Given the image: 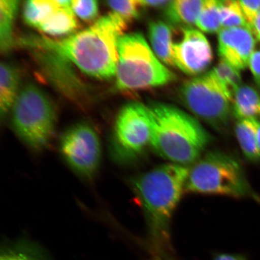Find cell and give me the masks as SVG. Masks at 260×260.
Instances as JSON below:
<instances>
[{"instance_id": "9", "label": "cell", "mask_w": 260, "mask_h": 260, "mask_svg": "<svg viewBox=\"0 0 260 260\" xmlns=\"http://www.w3.org/2000/svg\"><path fill=\"white\" fill-rule=\"evenodd\" d=\"M60 151L71 168L84 177L96 173L102 157V146L96 131L86 123H79L65 132Z\"/></svg>"}, {"instance_id": "20", "label": "cell", "mask_w": 260, "mask_h": 260, "mask_svg": "<svg viewBox=\"0 0 260 260\" xmlns=\"http://www.w3.org/2000/svg\"><path fill=\"white\" fill-rule=\"evenodd\" d=\"M211 71L233 102L236 90L241 86L242 79L239 71L225 61L220 60Z\"/></svg>"}, {"instance_id": "15", "label": "cell", "mask_w": 260, "mask_h": 260, "mask_svg": "<svg viewBox=\"0 0 260 260\" xmlns=\"http://www.w3.org/2000/svg\"><path fill=\"white\" fill-rule=\"evenodd\" d=\"M233 112L239 120L260 118V93L252 87L241 86L234 95Z\"/></svg>"}, {"instance_id": "13", "label": "cell", "mask_w": 260, "mask_h": 260, "mask_svg": "<svg viewBox=\"0 0 260 260\" xmlns=\"http://www.w3.org/2000/svg\"><path fill=\"white\" fill-rule=\"evenodd\" d=\"M205 1L178 0L171 1L165 11V18L168 23L177 26L196 24L203 8Z\"/></svg>"}, {"instance_id": "11", "label": "cell", "mask_w": 260, "mask_h": 260, "mask_svg": "<svg viewBox=\"0 0 260 260\" xmlns=\"http://www.w3.org/2000/svg\"><path fill=\"white\" fill-rule=\"evenodd\" d=\"M254 34L245 27L223 28L218 35V53L221 60L237 70L248 66L255 45Z\"/></svg>"}, {"instance_id": "12", "label": "cell", "mask_w": 260, "mask_h": 260, "mask_svg": "<svg viewBox=\"0 0 260 260\" xmlns=\"http://www.w3.org/2000/svg\"><path fill=\"white\" fill-rule=\"evenodd\" d=\"M148 37L155 56L168 66H175L172 56V28L165 22L158 21L149 24Z\"/></svg>"}, {"instance_id": "8", "label": "cell", "mask_w": 260, "mask_h": 260, "mask_svg": "<svg viewBox=\"0 0 260 260\" xmlns=\"http://www.w3.org/2000/svg\"><path fill=\"white\" fill-rule=\"evenodd\" d=\"M151 125L147 106L138 102L125 104L116 116L112 152L117 160L129 161L150 144Z\"/></svg>"}, {"instance_id": "10", "label": "cell", "mask_w": 260, "mask_h": 260, "mask_svg": "<svg viewBox=\"0 0 260 260\" xmlns=\"http://www.w3.org/2000/svg\"><path fill=\"white\" fill-rule=\"evenodd\" d=\"M181 30V40L172 46L174 64L190 76L204 72L213 60L209 41L196 29L184 27Z\"/></svg>"}, {"instance_id": "26", "label": "cell", "mask_w": 260, "mask_h": 260, "mask_svg": "<svg viewBox=\"0 0 260 260\" xmlns=\"http://www.w3.org/2000/svg\"><path fill=\"white\" fill-rule=\"evenodd\" d=\"M244 17L251 30L252 25L256 16L260 12L259 1H239Z\"/></svg>"}, {"instance_id": "4", "label": "cell", "mask_w": 260, "mask_h": 260, "mask_svg": "<svg viewBox=\"0 0 260 260\" xmlns=\"http://www.w3.org/2000/svg\"><path fill=\"white\" fill-rule=\"evenodd\" d=\"M116 87L121 91L145 90L165 85L174 74L159 60L141 32L123 35L118 44Z\"/></svg>"}, {"instance_id": "23", "label": "cell", "mask_w": 260, "mask_h": 260, "mask_svg": "<svg viewBox=\"0 0 260 260\" xmlns=\"http://www.w3.org/2000/svg\"><path fill=\"white\" fill-rule=\"evenodd\" d=\"M0 260H47L34 246L18 244L2 250Z\"/></svg>"}, {"instance_id": "24", "label": "cell", "mask_w": 260, "mask_h": 260, "mask_svg": "<svg viewBox=\"0 0 260 260\" xmlns=\"http://www.w3.org/2000/svg\"><path fill=\"white\" fill-rule=\"evenodd\" d=\"M107 6L121 17L128 24L137 19L144 6L141 1L128 0V1H107Z\"/></svg>"}, {"instance_id": "18", "label": "cell", "mask_w": 260, "mask_h": 260, "mask_svg": "<svg viewBox=\"0 0 260 260\" xmlns=\"http://www.w3.org/2000/svg\"><path fill=\"white\" fill-rule=\"evenodd\" d=\"M60 6V0H28L22 7V18L26 24L38 28Z\"/></svg>"}, {"instance_id": "2", "label": "cell", "mask_w": 260, "mask_h": 260, "mask_svg": "<svg viewBox=\"0 0 260 260\" xmlns=\"http://www.w3.org/2000/svg\"><path fill=\"white\" fill-rule=\"evenodd\" d=\"M151 125L150 145L161 157L184 166L197 162L211 136L193 117L160 102L147 106Z\"/></svg>"}, {"instance_id": "28", "label": "cell", "mask_w": 260, "mask_h": 260, "mask_svg": "<svg viewBox=\"0 0 260 260\" xmlns=\"http://www.w3.org/2000/svg\"><path fill=\"white\" fill-rule=\"evenodd\" d=\"M144 8H161L167 6L170 4L171 1H167V0H154V1H141Z\"/></svg>"}, {"instance_id": "29", "label": "cell", "mask_w": 260, "mask_h": 260, "mask_svg": "<svg viewBox=\"0 0 260 260\" xmlns=\"http://www.w3.org/2000/svg\"><path fill=\"white\" fill-rule=\"evenodd\" d=\"M213 260H246L241 255L232 254V253H221L214 258Z\"/></svg>"}, {"instance_id": "17", "label": "cell", "mask_w": 260, "mask_h": 260, "mask_svg": "<svg viewBox=\"0 0 260 260\" xmlns=\"http://www.w3.org/2000/svg\"><path fill=\"white\" fill-rule=\"evenodd\" d=\"M77 21L71 6H60L38 29L52 37L72 34L77 28Z\"/></svg>"}, {"instance_id": "27", "label": "cell", "mask_w": 260, "mask_h": 260, "mask_svg": "<svg viewBox=\"0 0 260 260\" xmlns=\"http://www.w3.org/2000/svg\"><path fill=\"white\" fill-rule=\"evenodd\" d=\"M249 65L256 83L260 87V50L253 53Z\"/></svg>"}, {"instance_id": "25", "label": "cell", "mask_w": 260, "mask_h": 260, "mask_svg": "<svg viewBox=\"0 0 260 260\" xmlns=\"http://www.w3.org/2000/svg\"><path fill=\"white\" fill-rule=\"evenodd\" d=\"M71 8L74 14L84 21H92L99 14V3L95 0H73Z\"/></svg>"}, {"instance_id": "14", "label": "cell", "mask_w": 260, "mask_h": 260, "mask_svg": "<svg viewBox=\"0 0 260 260\" xmlns=\"http://www.w3.org/2000/svg\"><path fill=\"white\" fill-rule=\"evenodd\" d=\"M18 71L11 63L0 65V112L3 117L11 110L19 92Z\"/></svg>"}, {"instance_id": "30", "label": "cell", "mask_w": 260, "mask_h": 260, "mask_svg": "<svg viewBox=\"0 0 260 260\" xmlns=\"http://www.w3.org/2000/svg\"><path fill=\"white\" fill-rule=\"evenodd\" d=\"M251 30L253 34L256 36V38L260 40V12L257 16H256L255 20L253 22Z\"/></svg>"}, {"instance_id": "1", "label": "cell", "mask_w": 260, "mask_h": 260, "mask_svg": "<svg viewBox=\"0 0 260 260\" xmlns=\"http://www.w3.org/2000/svg\"><path fill=\"white\" fill-rule=\"evenodd\" d=\"M128 24L109 13L84 30L61 39L32 37L22 44L56 53L67 58L83 73L100 80L115 76L118 44Z\"/></svg>"}, {"instance_id": "6", "label": "cell", "mask_w": 260, "mask_h": 260, "mask_svg": "<svg viewBox=\"0 0 260 260\" xmlns=\"http://www.w3.org/2000/svg\"><path fill=\"white\" fill-rule=\"evenodd\" d=\"M188 192L241 198L251 190L241 165L225 152L212 151L195 162L185 186Z\"/></svg>"}, {"instance_id": "3", "label": "cell", "mask_w": 260, "mask_h": 260, "mask_svg": "<svg viewBox=\"0 0 260 260\" xmlns=\"http://www.w3.org/2000/svg\"><path fill=\"white\" fill-rule=\"evenodd\" d=\"M188 171L184 166L162 165L132 181L155 245L167 246L170 242L171 217L185 189Z\"/></svg>"}, {"instance_id": "21", "label": "cell", "mask_w": 260, "mask_h": 260, "mask_svg": "<svg viewBox=\"0 0 260 260\" xmlns=\"http://www.w3.org/2000/svg\"><path fill=\"white\" fill-rule=\"evenodd\" d=\"M196 25L201 31L208 34L220 31L222 27L219 14V2L214 0L205 1Z\"/></svg>"}, {"instance_id": "22", "label": "cell", "mask_w": 260, "mask_h": 260, "mask_svg": "<svg viewBox=\"0 0 260 260\" xmlns=\"http://www.w3.org/2000/svg\"><path fill=\"white\" fill-rule=\"evenodd\" d=\"M219 14L223 28L245 27L250 29L244 17L239 1L219 2Z\"/></svg>"}, {"instance_id": "7", "label": "cell", "mask_w": 260, "mask_h": 260, "mask_svg": "<svg viewBox=\"0 0 260 260\" xmlns=\"http://www.w3.org/2000/svg\"><path fill=\"white\" fill-rule=\"evenodd\" d=\"M179 96L188 110L213 128H226L232 102L212 71L185 82Z\"/></svg>"}, {"instance_id": "19", "label": "cell", "mask_w": 260, "mask_h": 260, "mask_svg": "<svg viewBox=\"0 0 260 260\" xmlns=\"http://www.w3.org/2000/svg\"><path fill=\"white\" fill-rule=\"evenodd\" d=\"M19 2L15 0L0 1V48L7 53L14 45L13 25L17 14Z\"/></svg>"}, {"instance_id": "31", "label": "cell", "mask_w": 260, "mask_h": 260, "mask_svg": "<svg viewBox=\"0 0 260 260\" xmlns=\"http://www.w3.org/2000/svg\"><path fill=\"white\" fill-rule=\"evenodd\" d=\"M257 143L260 151V125H259V127L257 130Z\"/></svg>"}, {"instance_id": "5", "label": "cell", "mask_w": 260, "mask_h": 260, "mask_svg": "<svg viewBox=\"0 0 260 260\" xmlns=\"http://www.w3.org/2000/svg\"><path fill=\"white\" fill-rule=\"evenodd\" d=\"M10 111L13 129L26 144L37 150L48 145L56 127V113L43 90L27 84L19 91Z\"/></svg>"}, {"instance_id": "16", "label": "cell", "mask_w": 260, "mask_h": 260, "mask_svg": "<svg viewBox=\"0 0 260 260\" xmlns=\"http://www.w3.org/2000/svg\"><path fill=\"white\" fill-rule=\"evenodd\" d=\"M260 122L256 119L239 120L236 126V135L243 155L252 162L260 160L257 130Z\"/></svg>"}]
</instances>
